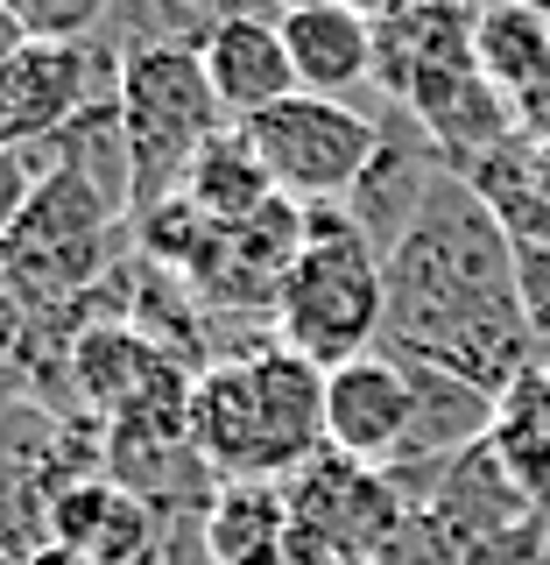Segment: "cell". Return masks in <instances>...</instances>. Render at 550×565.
<instances>
[{
    "instance_id": "cell-22",
    "label": "cell",
    "mask_w": 550,
    "mask_h": 565,
    "mask_svg": "<svg viewBox=\"0 0 550 565\" xmlns=\"http://www.w3.org/2000/svg\"><path fill=\"white\" fill-rule=\"evenodd\" d=\"M29 50V29H22V8L14 0H0V71H8L14 57Z\"/></svg>"
},
{
    "instance_id": "cell-16",
    "label": "cell",
    "mask_w": 550,
    "mask_h": 565,
    "mask_svg": "<svg viewBox=\"0 0 550 565\" xmlns=\"http://www.w3.org/2000/svg\"><path fill=\"white\" fill-rule=\"evenodd\" d=\"M176 199L198 212V220H212V226H240V220H255V212L276 199V184H269V170H261L255 141H247L240 128H226L198 163H191Z\"/></svg>"
},
{
    "instance_id": "cell-2",
    "label": "cell",
    "mask_w": 550,
    "mask_h": 565,
    "mask_svg": "<svg viewBox=\"0 0 550 565\" xmlns=\"http://www.w3.org/2000/svg\"><path fill=\"white\" fill-rule=\"evenodd\" d=\"M191 438L219 481H296L325 452V375L282 340H247L191 388Z\"/></svg>"
},
{
    "instance_id": "cell-19",
    "label": "cell",
    "mask_w": 550,
    "mask_h": 565,
    "mask_svg": "<svg viewBox=\"0 0 550 565\" xmlns=\"http://www.w3.org/2000/svg\"><path fill=\"white\" fill-rule=\"evenodd\" d=\"M22 8V29L29 43H93L106 29V0H14Z\"/></svg>"
},
{
    "instance_id": "cell-1",
    "label": "cell",
    "mask_w": 550,
    "mask_h": 565,
    "mask_svg": "<svg viewBox=\"0 0 550 565\" xmlns=\"http://www.w3.org/2000/svg\"><path fill=\"white\" fill-rule=\"evenodd\" d=\"M381 347L423 367H452L494 396L537 367L522 326V255L466 177H445L388 255Z\"/></svg>"
},
{
    "instance_id": "cell-26",
    "label": "cell",
    "mask_w": 550,
    "mask_h": 565,
    "mask_svg": "<svg viewBox=\"0 0 550 565\" xmlns=\"http://www.w3.org/2000/svg\"><path fill=\"white\" fill-rule=\"evenodd\" d=\"M543 170H550V149H543Z\"/></svg>"
},
{
    "instance_id": "cell-5",
    "label": "cell",
    "mask_w": 550,
    "mask_h": 565,
    "mask_svg": "<svg viewBox=\"0 0 550 565\" xmlns=\"http://www.w3.org/2000/svg\"><path fill=\"white\" fill-rule=\"evenodd\" d=\"M114 106H120V128H128V156H134V220L170 205L184 191L191 163L234 128L219 114V99H212L198 50H141V57H128Z\"/></svg>"
},
{
    "instance_id": "cell-17",
    "label": "cell",
    "mask_w": 550,
    "mask_h": 565,
    "mask_svg": "<svg viewBox=\"0 0 550 565\" xmlns=\"http://www.w3.org/2000/svg\"><path fill=\"white\" fill-rule=\"evenodd\" d=\"M473 64L494 93H529V85L550 71V8H529V0H502V8H481V29H473Z\"/></svg>"
},
{
    "instance_id": "cell-23",
    "label": "cell",
    "mask_w": 550,
    "mask_h": 565,
    "mask_svg": "<svg viewBox=\"0 0 550 565\" xmlns=\"http://www.w3.org/2000/svg\"><path fill=\"white\" fill-rule=\"evenodd\" d=\"M0 149H14V114H8V99H0Z\"/></svg>"
},
{
    "instance_id": "cell-15",
    "label": "cell",
    "mask_w": 550,
    "mask_h": 565,
    "mask_svg": "<svg viewBox=\"0 0 550 565\" xmlns=\"http://www.w3.org/2000/svg\"><path fill=\"white\" fill-rule=\"evenodd\" d=\"M487 452L502 459V473L550 516V375H543V367H529L522 382L502 388Z\"/></svg>"
},
{
    "instance_id": "cell-13",
    "label": "cell",
    "mask_w": 550,
    "mask_h": 565,
    "mask_svg": "<svg viewBox=\"0 0 550 565\" xmlns=\"http://www.w3.org/2000/svg\"><path fill=\"white\" fill-rule=\"evenodd\" d=\"M282 50L296 64V85L317 99H353L375 78V14L346 8V0H304V8L276 14Z\"/></svg>"
},
{
    "instance_id": "cell-18",
    "label": "cell",
    "mask_w": 550,
    "mask_h": 565,
    "mask_svg": "<svg viewBox=\"0 0 550 565\" xmlns=\"http://www.w3.org/2000/svg\"><path fill=\"white\" fill-rule=\"evenodd\" d=\"M43 177H50V141H14V149H0V247H8V234L22 226V212L35 205Z\"/></svg>"
},
{
    "instance_id": "cell-12",
    "label": "cell",
    "mask_w": 550,
    "mask_h": 565,
    "mask_svg": "<svg viewBox=\"0 0 550 565\" xmlns=\"http://www.w3.org/2000/svg\"><path fill=\"white\" fill-rule=\"evenodd\" d=\"M198 64H205V78H212V99H219V114L234 120V128H247L255 114H269V106H282L290 93H304V85H296V64H290V50H282V29H276V14H255V8L226 14V22L205 35Z\"/></svg>"
},
{
    "instance_id": "cell-25",
    "label": "cell",
    "mask_w": 550,
    "mask_h": 565,
    "mask_svg": "<svg viewBox=\"0 0 550 565\" xmlns=\"http://www.w3.org/2000/svg\"><path fill=\"white\" fill-rule=\"evenodd\" d=\"M0 565H22V558H14V552H8V544H0Z\"/></svg>"
},
{
    "instance_id": "cell-21",
    "label": "cell",
    "mask_w": 550,
    "mask_h": 565,
    "mask_svg": "<svg viewBox=\"0 0 550 565\" xmlns=\"http://www.w3.org/2000/svg\"><path fill=\"white\" fill-rule=\"evenodd\" d=\"M516 128L537 141V149H550V71L529 85V93H516Z\"/></svg>"
},
{
    "instance_id": "cell-8",
    "label": "cell",
    "mask_w": 550,
    "mask_h": 565,
    "mask_svg": "<svg viewBox=\"0 0 550 565\" xmlns=\"http://www.w3.org/2000/svg\"><path fill=\"white\" fill-rule=\"evenodd\" d=\"M473 29H481V8H388L375 14V85L396 114L431 120L466 78H481L473 64Z\"/></svg>"
},
{
    "instance_id": "cell-6",
    "label": "cell",
    "mask_w": 550,
    "mask_h": 565,
    "mask_svg": "<svg viewBox=\"0 0 550 565\" xmlns=\"http://www.w3.org/2000/svg\"><path fill=\"white\" fill-rule=\"evenodd\" d=\"M255 141L261 170H269L276 199L290 205H346L360 184L367 156L381 141V120L353 99H317V93H290L282 106L255 114L240 128Z\"/></svg>"
},
{
    "instance_id": "cell-7",
    "label": "cell",
    "mask_w": 550,
    "mask_h": 565,
    "mask_svg": "<svg viewBox=\"0 0 550 565\" xmlns=\"http://www.w3.org/2000/svg\"><path fill=\"white\" fill-rule=\"evenodd\" d=\"M402 516H410V502H402L396 473L317 452L290 481V565H332V558L375 565L388 537L402 530Z\"/></svg>"
},
{
    "instance_id": "cell-3",
    "label": "cell",
    "mask_w": 550,
    "mask_h": 565,
    "mask_svg": "<svg viewBox=\"0 0 550 565\" xmlns=\"http://www.w3.org/2000/svg\"><path fill=\"white\" fill-rule=\"evenodd\" d=\"M304 212H311V234H304V255H296V269L276 297V340L296 361H311L317 375H332V367L381 347L388 262L346 220V205H304Z\"/></svg>"
},
{
    "instance_id": "cell-11",
    "label": "cell",
    "mask_w": 550,
    "mask_h": 565,
    "mask_svg": "<svg viewBox=\"0 0 550 565\" xmlns=\"http://www.w3.org/2000/svg\"><path fill=\"white\" fill-rule=\"evenodd\" d=\"M43 544L85 552L99 565H163V516H155L134 488H120L114 473H93V481L64 488L57 502H50Z\"/></svg>"
},
{
    "instance_id": "cell-14",
    "label": "cell",
    "mask_w": 550,
    "mask_h": 565,
    "mask_svg": "<svg viewBox=\"0 0 550 565\" xmlns=\"http://www.w3.org/2000/svg\"><path fill=\"white\" fill-rule=\"evenodd\" d=\"M198 544L205 565H290V481H219Z\"/></svg>"
},
{
    "instance_id": "cell-20",
    "label": "cell",
    "mask_w": 550,
    "mask_h": 565,
    "mask_svg": "<svg viewBox=\"0 0 550 565\" xmlns=\"http://www.w3.org/2000/svg\"><path fill=\"white\" fill-rule=\"evenodd\" d=\"M522 255V326H529V361L550 375V247H516Z\"/></svg>"
},
{
    "instance_id": "cell-4",
    "label": "cell",
    "mask_w": 550,
    "mask_h": 565,
    "mask_svg": "<svg viewBox=\"0 0 550 565\" xmlns=\"http://www.w3.org/2000/svg\"><path fill=\"white\" fill-rule=\"evenodd\" d=\"M128 220L99 199L85 177H71L50 163L35 205L22 212V226L0 247V282L35 311V318H71L85 305H99L106 282L128 269Z\"/></svg>"
},
{
    "instance_id": "cell-24",
    "label": "cell",
    "mask_w": 550,
    "mask_h": 565,
    "mask_svg": "<svg viewBox=\"0 0 550 565\" xmlns=\"http://www.w3.org/2000/svg\"><path fill=\"white\" fill-rule=\"evenodd\" d=\"M529 565H550V530H543V544H537V558H529Z\"/></svg>"
},
{
    "instance_id": "cell-9",
    "label": "cell",
    "mask_w": 550,
    "mask_h": 565,
    "mask_svg": "<svg viewBox=\"0 0 550 565\" xmlns=\"http://www.w3.org/2000/svg\"><path fill=\"white\" fill-rule=\"evenodd\" d=\"M452 177V163L438 156V141L417 128L410 114H396L388 106V120H381V141H375V156H367V170H360V184H353V199H346V220L367 234V247L388 262L402 247V234L423 220V205L438 199V184Z\"/></svg>"
},
{
    "instance_id": "cell-10",
    "label": "cell",
    "mask_w": 550,
    "mask_h": 565,
    "mask_svg": "<svg viewBox=\"0 0 550 565\" xmlns=\"http://www.w3.org/2000/svg\"><path fill=\"white\" fill-rule=\"evenodd\" d=\"M410 411H417V396H410L402 353H388V347L360 353V361L325 375V452L396 473L402 446H410Z\"/></svg>"
}]
</instances>
